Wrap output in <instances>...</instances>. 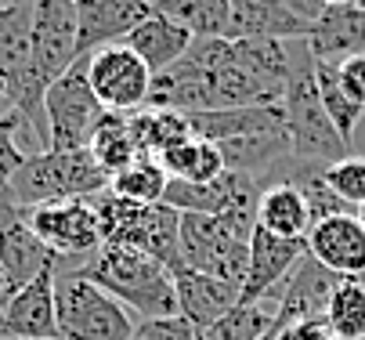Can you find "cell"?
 <instances>
[{
    "label": "cell",
    "mask_w": 365,
    "mask_h": 340,
    "mask_svg": "<svg viewBox=\"0 0 365 340\" xmlns=\"http://www.w3.org/2000/svg\"><path fill=\"white\" fill-rule=\"evenodd\" d=\"M87 282L113 294L127 311H134L141 322L174 319L178 311V289L167 264L152 261L148 254H138L130 247H101L87 264L76 268Z\"/></svg>",
    "instance_id": "cell-2"
},
{
    "label": "cell",
    "mask_w": 365,
    "mask_h": 340,
    "mask_svg": "<svg viewBox=\"0 0 365 340\" xmlns=\"http://www.w3.org/2000/svg\"><path fill=\"white\" fill-rule=\"evenodd\" d=\"M257 228H264L268 235L279 239H297L307 242L311 232V210L304 192L289 181H275L260 192V203H257Z\"/></svg>",
    "instance_id": "cell-22"
},
{
    "label": "cell",
    "mask_w": 365,
    "mask_h": 340,
    "mask_svg": "<svg viewBox=\"0 0 365 340\" xmlns=\"http://www.w3.org/2000/svg\"><path fill=\"white\" fill-rule=\"evenodd\" d=\"M354 214H358V221H361V228H365V203H361V207H358Z\"/></svg>",
    "instance_id": "cell-39"
},
{
    "label": "cell",
    "mask_w": 365,
    "mask_h": 340,
    "mask_svg": "<svg viewBox=\"0 0 365 340\" xmlns=\"http://www.w3.org/2000/svg\"><path fill=\"white\" fill-rule=\"evenodd\" d=\"M29 228L55 250L62 261L66 257H87L106 247L101 239V221L91 200H66V203H47L22 210Z\"/></svg>",
    "instance_id": "cell-11"
},
{
    "label": "cell",
    "mask_w": 365,
    "mask_h": 340,
    "mask_svg": "<svg viewBox=\"0 0 365 340\" xmlns=\"http://www.w3.org/2000/svg\"><path fill=\"white\" fill-rule=\"evenodd\" d=\"M272 340H336V336H333V329L322 315V319H300L293 326H282V329L272 333Z\"/></svg>",
    "instance_id": "cell-35"
},
{
    "label": "cell",
    "mask_w": 365,
    "mask_h": 340,
    "mask_svg": "<svg viewBox=\"0 0 365 340\" xmlns=\"http://www.w3.org/2000/svg\"><path fill=\"white\" fill-rule=\"evenodd\" d=\"M0 4H8V0H0Z\"/></svg>",
    "instance_id": "cell-41"
},
{
    "label": "cell",
    "mask_w": 365,
    "mask_h": 340,
    "mask_svg": "<svg viewBox=\"0 0 365 340\" xmlns=\"http://www.w3.org/2000/svg\"><path fill=\"white\" fill-rule=\"evenodd\" d=\"M326 322L336 340H365V279H340Z\"/></svg>",
    "instance_id": "cell-28"
},
{
    "label": "cell",
    "mask_w": 365,
    "mask_h": 340,
    "mask_svg": "<svg viewBox=\"0 0 365 340\" xmlns=\"http://www.w3.org/2000/svg\"><path fill=\"white\" fill-rule=\"evenodd\" d=\"M33 55L47 87L80 62L73 0H33Z\"/></svg>",
    "instance_id": "cell-12"
},
{
    "label": "cell",
    "mask_w": 365,
    "mask_h": 340,
    "mask_svg": "<svg viewBox=\"0 0 365 340\" xmlns=\"http://www.w3.org/2000/svg\"><path fill=\"white\" fill-rule=\"evenodd\" d=\"M250 105H279V98L242 69L232 40H195L178 66L152 76L145 102V109H174L185 116Z\"/></svg>",
    "instance_id": "cell-1"
},
{
    "label": "cell",
    "mask_w": 365,
    "mask_h": 340,
    "mask_svg": "<svg viewBox=\"0 0 365 340\" xmlns=\"http://www.w3.org/2000/svg\"><path fill=\"white\" fill-rule=\"evenodd\" d=\"M11 297V289H8V275H4V268H0V304H4Z\"/></svg>",
    "instance_id": "cell-37"
},
{
    "label": "cell",
    "mask_w": 365,
    "mask_h": 340,
    "mask_svg": "<svg viewBox=\"0 0 365 340\" xmlns=\"http://www.w3.org/2000/svg\"><path fill=\"white\" fill-rule=\"evenodd\" d=\"M279 113H282V130L289 138L293 160L311 167H333L347 160L351 145L336 134L333 120L322 109L319 87H315V58L307 55V47L293 51V73L279 102Z\"/></svg>",
    "instance_id": "cell-3"
},
{
    "label": "cell",
    "mask_w": 365,
    "mask_h": 340,
    "mask_svg": "<svg viewBox=\"0 0 365 340\" xmlns=\"http://www.w3.org/2000/svg\"><path fill=\"white\" fill-rule=\"evenodd\" d=\"M91 203L98 210L106 247H130L170 272L181 268V210L167 203H130L113 192H101Z\"/></svg>",
    "instance_id": "cell-5"
},
{
    "label": "cell",
    "mask_w": 365,
    "mask_h": 340,
    "mask_svg": "<svg viewBox=\"0 0 365 340\" xmlns=\"http://www.w3.org/2000/svg\"><path fill=\"white\" fill-rule=\"evenodd\" d=\"M336 76H340V87L351 102H358L365 109V55H354L347 62L336 66Z\"/></svg>",
    "instance_id": "cell-34"
},
{
    "label": "cell",
    "mask_w": 365,
    "mask_h": 340,
    "mask_svg": "<svg viewBox=\"0 0 365 340\" xmlns=\"http://www.w3.org/2000/svg\"><path fill=\"white\" fill-rule=\"evenodd\" d=\"M326 185L336 200H344L351 210H358L365 203V160L361 156H347L333 167H326Z\"/></svg>",
    "instance_id": "cell-31"
},
{
    "label": "cell",
    "mask_w": 365,
    "mask_h": 340,
    "mask_svg": "<svg viewBox=\"0 0 365 340\" xmlns=\"http://www.w3.org/2000/svg\"><path fill=\"white\" fill-rule=\"evenodd\" d=\"M181 264L221 282L242 286L250 272V239L235 235L225 217L181 214Z\"/></svg>",
    "instance_id": "cell-7"
},
{
    "label": "cell",
    "mask_w": 365,
    "mask_h": 340,
    "mask_svg": "<svg viewBox=\"0 0 365 340\" xmlns=\"http://www.w3.org/2000/svg\"><path fill=\"white\" fill-rule=\"evenodd\" d=\"M322 8H329V4H351V0H319Z\"/></svg>",
    "instance_id": "cell-38"
},
{
    "label": "cell",
    "mask_w": 365,
    "mask_h": 340,
    "mask_svg": "<svg viewBox=\"0 0 365 340\" xmlns=\"http://www.w3.org/2000/svg\"><path fill=\"white\" fill-rule=\"evenodd\" d=\"M319 11L311 0H232L225 40H307Z\"/></svg>",
    "instance_id": "cell-10"
},
{
    "label": "cell",
    "mask_w": 365,
    "mask_h": 340,
    "mask_svg": "<svg viewBox=\"0 0 365 340\" xmlns=\"http://www.w3.org/2000/svg\"><path fill=\"white\" fill-rule=\"evenodd\" d=\"M163 170L170 181H188V185H206L225 174V156L217 145L202 141V138H188L185 145H178V149L163 153L160 156Z\"/></svg>",
    "instance_id": "cell-26"
},
{
    "label": "cell",
    "mask_w": 365,
    "mask_h": 340,
    "mask_svg": "<svg viewBox=\"0 0 365 340\" xmlns=\"http://www.w3.org/2000/svg\"><path fill=\"white\" fill-rule=\"evenodd\" d=\"M307 257L340 279H365V228L358 214H340L307 232Z\"/></svg>",
    "instance_id": "cell-18"
},
{
    "label": "cell",
    "mask_w": 365,
    "mask_h": 340,
    "mask_svg": "<svg viewBox=\"0 0 365 340\" xmlns=\"http://www.w3.org/2000/svg\"><path fill=\"white\" fill-rule=\"evenodd\" d=\"M336 286H340V275H333L315 257L304 254L297 261V268L286 275L279 297H275V326H272V333L282 329V326H293L300 319H322Z\"/></svg>",
    "instance_id": "cell-17"
},
{
    "label": "cell",
    "mask_w": 365,
    "mask_h": 340,
    "mask_svg": "<svg viewBox=\"0 0 365 340\" xmlns=\"http://www.w3.org/2000/svg\"><path fill=\"white\" fill-rule=\"evenodd\" d=\"M19 130H26V127L15 113L0 116V196H8V185L15 181V174L22 170V163L29 156L19 145Z\"/></svg>",
    "instance_id": "cell-32"
},
{
    "label": "cell",
    "mask_w": 365,
    "mask_h": 340,
    "mask_svg": "<svg viewBox=\"0 0 365 340\" xmlns=\"http://www.w3.org/2000/svg\"><path fill=\"white\" fill-rule=\"evenodd\" d=\"M275 326V304H235L217 326L206 329V340H264Z\"/></svg>",
    "instance_id": "cell-30"
},
{
    "label": "cell",
    "mask_w": 365,
    "mask_h": 340,
    "mask_svg": "<svg viewBox=\"0 0 365 340\" xmlns=\"http://www.w3.org/2000/svg\"><path fill=\"white\" fill-rule=\"evenodd\" d=\"M55 315L62 340H130L138 329L134 315L113 294L76 272H66L55 282Z\"/></svg>",
    "instance_id": "cell-6"
},
{
    "label": "cell",
    "mask_w": 365,
    "mask_h": 340,
    "mask_svg": "<svg viewBox=\"0 0 365 340\" xmlns=\"http://www.w3.org/2000/svg\"><path fill=\"white\" fill-rule=\"evenodd\" d=\"M307 55L315 62H347L354 55H365V11L354 4H329L311 22V33L304 40Z\"/></svg>",
    "instance_id": "cell-19"
},
{
    "label": "cell",
    "mask_w": 365,
    "mask_h": 340,
    "mask_svg": "<svg viewBox=\"0 0 365 340\" xmlns=\"http://www.w3.org/2000/svg\"><path fill=\"white\" fill-rule=\"evenodd\" d=\"M55 282L58 268H47L0 304V340H58Z\"/></svg>",
    "instance_id": "cell-13"
},
{
    "label": "cell",
    "mask_w": 365,
    "mask_h": 340,
    "mask_svg": "<svg viewBox=\"0 0 365 340\" xmlns=\"http://www.w3.org/2000/svg\"><path fill=\"white\" fill-rule=\"evenodd\" d=\"M130 340H206L202 329H195L192 322H185L181 315L174 319H155V322H138Z\"/></svg>",
    "instance_id": "cell-33"
},
{
    "label": "cell",
    "mask_w": 365,
    "mask_h": 340,
    "mask_svg": "<svg viewBox=\"0 0 365 340\" xmlns=\"http://www.w3.org/2000/svg\"><path fill=\"white\" fill-rule=\"evenodd\" d=\"M58 340H62V336H58Z\"/></svg>",
    "instance_id": "cell-42"
},
{
    "label": "cell",
    "mask_w": 365,
    "mask_h": 340,
    "mask_svg": "<svg viewBox=\"0 0 365 340\" xmlns=\"http://www.w3.org/2000/svg\"><path fill=\"white\" fill-rule=\"evenodd\" d=\"M109 188V174L98 167L91 149H47L26 156L22 170L8 185V200L19 210L66 203V200H94Z\"/></svg>",
    "instance_id": "cell-4"
},
{
    "label": "cell",
    "mask_w": 365,
    "mask_h": 340,
    "mask_svg": "<svg viewBox=\"0 0 365 340\" xmlns=\"http://www.w3.org/2000/svg\"><path fill=\"white\" fill-rule=\"evenodd\" d=\"M0 116H11V102H8V87H4V76H0Z\"/></svg>",
    "instance_id": "cell-36"
},
{
    "label": "cell",
    "mask_w": 365,
    "mask_h": 340,
    "mask_svg": "<svg viewBox=\"0 0 365 340\" xmlns=\"http://www.w3.org/2000/svg\"><path fill=\"white\" fill-rule=\"evenodd\" d=\"M87 80H91V91L98 94V102L106 105V113L134 116L148 102L152 69L127 43H113L87 55Z\"/></svg>",
    "instance_id": "cell-9"
},
{
    "label": "cell",
    "mask_w": 365,
    "mask_h": 340,
    "mask_svg": "<svg viewBox=\"0 0 365 340\" xmlns=\"http://www.w3.org/2000/svg\"><path fill=\"white\" fill-rule=\"evenodd\" d=\"M315 87H319L322 109H326V116L333 120L336 134L351 145L354 127H358V120H361V113H365V109H361L358 102H351L347 94H344V87H340V76H336V66H333V62H315Z\"/></svg>",
    "instance_id": "cell-29"
},
{
    "label": "cell",
    "mask_w": 365,
    "mask_h": 340,
    "mask_svg": "<svg viewBox=\"0 0 365 340\" xmlns=\"http://www.w3.org/2000/svg\"><path fill=\"white\" fill-rule=\"evenodd\" d=\"M304 254H307V242L279 239V235H268L264 228H257L250 239V272L239 286V304L250 308V304L275 301L286 275L297 268Z\"/></svg>",
    "instance_id": "cell-14"
},
{
    "label": "cell",
    "mask_w": 365,
    "mask_h": 340,
    "mask_svg": "<svg viewBox=\"0 0 365 340\" xmlns=\"http://www.w3.org/2000/svg\"><path fill=\"white\" fill-rule=\"evenodd\" d=\"M130 51L152 69V76L155 73H167L170 66H178L185 55H188V47L195 43V36L185 29V26H178V22H170V19H163V15H148L127 40H123Z\"/></svg>",
    "instance_id": "cell-21"
},
{
    "label": "cell",
    "mask_w": 365,
    "mask_h": 340,
    "mask_svg": "<svg viewBox=\"0 0 365 340\" xmlns=\"http://www.w3.org/2000/svg\"><path fill=\"white\" fill-rule=\"evenodd\" d=\"M351 4H354V8H361V11H365V0H351Z\"/></svg>",
    "instance_id": "cell-40"
},
{
    "label": "cell",
    "mask_w": 365,
    "mask_h": 340,
    "mask_svg": "<svg viewBox=\"0 0 365 340\" xmlns=\"http://www.w3.org/2000/svg\"><path fill=\"white\" fill-rule=\"evenodd\" d=\"M130 127H134V141L141 156H152V160H160L163 153L178 149V145L192 138L188 116L174 109H138L130 116Z\"/></svg>",
    "instance_id": "cell-23"
},
{
    "label": "cell",
    "mask_w": 365,
    "mask_h": 340,
    "mask_svg": "<svg viewBox=\"0 0 365 340\" xmlns=\"http://www.w3.org/2000/svg\"><path fill=\"white\" fill-rule=\"evenodd\" d=\"M232 0H152V11L185 26L195 40H225Z\"/></svg>",
    "instance_id": "cell-25"
},
{
    "label": "cell",
    "mask_w": 365,
    "mask_h": 340,
    "mask_svg": "<svg viewBox=\"0 0 365 340\" xmlns=\"http://www.w3.org/2000/svg\"><path fill=\"white\" fill-rule=\"evenodd\" d=\"M87 149H91V156L98 160V167L106 170L109 177L120 174L123 167H130L141 156L138 141H134L130 116H120V113H106V116H101V123L94 127V134L87 141Z\"/></svg>",
    "instance_id": "cell-24"
},
{
    "label": "cell",
    "mask_w": 365,
    "mask_h": 340,
    "mask_svg": "<svg viewBox=\"0 0 365 340\" xmlns=\"http://www.w3.org/2000/svg\"><path fill=\"white\" fill-rule=\"evenodd\" d=\"M58 264H62V257L29 228V221L19 207H8L0 214V268L8 275L11 294H19L40 272L58 268Z\"/></svg>",
    "instance_id": "cell-16"
},
{
    "label": "cell",
    "mask_w": 365,
    "mask_h": 340,
    "mask_svg": "<svg viewBox=\"0 0 365 340\" xmlns=\"http://www.w3.org/2000/svg\"><path fill=\"white\" fill-rule=\"evenodd\" d=\"M167 185H170V177H167L163 163L152 156H138L130 167H123L120 174L109 177V192L120 200H130V203H163Z\"/></svg>",
    "instance_id": "cell-27"
},
{
    "label": "cell",
    "mask_w": 365,
    "mask_h": 340,
    "mask_svg": "<svg viewBox=\"0 0 365 340\" xmlns=\"http://www.w3.org/2000/svg\"><path fill=\"white\" fill-rule=\"evenodd\" d=\"M174 289H178V311L185 322H192L195 329H210L217 326L235 304H239V286L221 282L214 275H202L192 268H174Z\"/></svg>",
    "instance_id": "cell-20"
},
{
    "label": "cell",
    "mask_w": 365,
    "mask_h": 340,
    "mask_svg": "<svg viewBox=\"0 0 365 340\" xmlns=\"http://www.w3.org/2000/svg\"><path fill=\"white\" fill-rule=\"evenodd\" d=\"M43 116L51 149H87L94 127L106 116V105L98 102L87 80V58H80L66 76H58L43 94Z\"/></svg>",
    "instance_id": "cell-8"
},
{
    "label": "cell",
    "mask_w": 365,
    "mask_h": 340,
    "mask_svg": "<svg viewBox=\"0 0 365 340\" xmlns=\"http://www.w3.org/2000/svg\"><path fill=\"white\" fill-rule=\"evenodd\" d=\"M76 4V47L80 58L127 40L148 15L152 0H73Z\"/></svg>",
    "instance_id": "cell-15"
}]
</instances>
